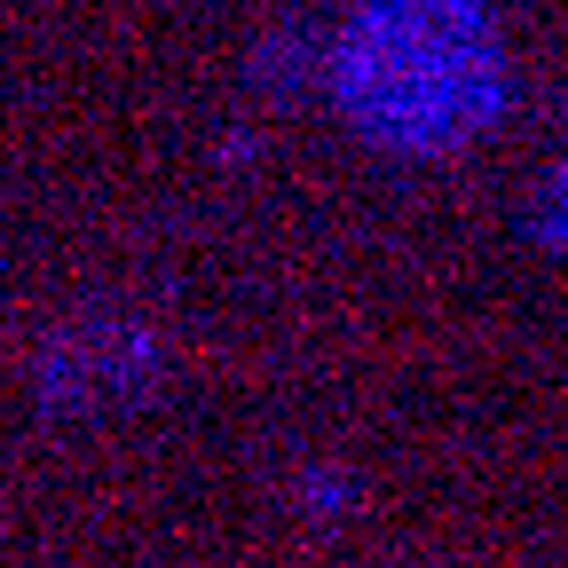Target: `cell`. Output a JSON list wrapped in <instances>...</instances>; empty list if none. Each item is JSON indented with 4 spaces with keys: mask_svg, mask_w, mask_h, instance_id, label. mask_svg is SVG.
Listing matches in <instances>:
<instances>
[{
    "mask_svg": "<svg viewBox=\"0 0 568 568\" xmlns=\"http://www.w3.org/2000/svg\"><path fill=\"white\" fill-rule=\"evenodd\" d=\"M481 24L466 0H379L339 48V95L387 142H450L474 111Z\"/></svg>",
    "mask_w": 568,
    "mask_h": 568,
    "instance_id": "obj_1",
    "label": "cell"
}]
</instances>
